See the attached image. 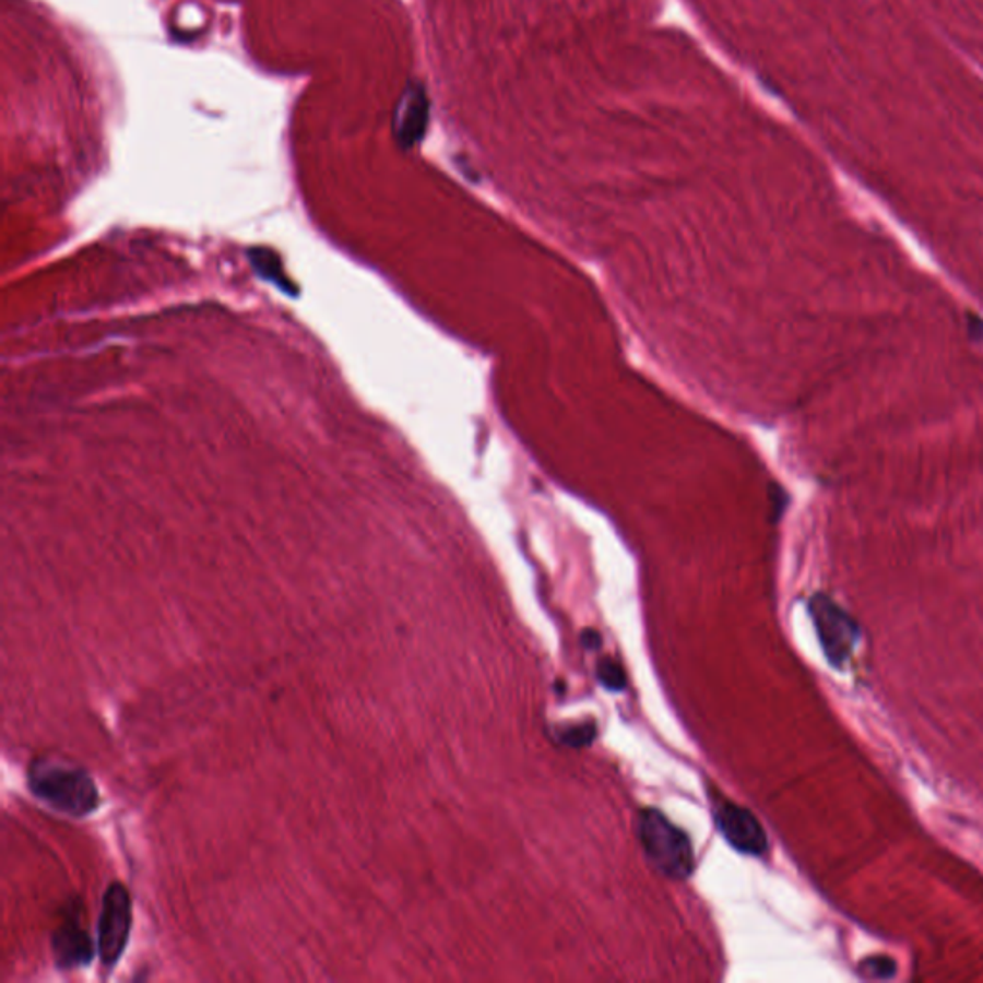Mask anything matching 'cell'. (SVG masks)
<instances>
[{
    "instance_id": "8992f818",
    "label": "cell",
    "mask_w": 983,
    "mask_h": 983,
    "mask_svg": "<svg viewBox=\"0 0 983 983\" xmlns=\"http://www.w3.org/2000/svg\"><path fill=\"white\" fill-rule=\"evenodd\" d=\"M52 957L56 967L60 970H75L85 968L93 962L95 945L85 929L81 928L80 920H66L52 934L50 939Z\"/></svg>"
},
{
    "instance_id": "30bf717a",
    "label": "cell",
    "mask_w": 983,
    "mask_h": 983,
    "mask_svg": "<svg viewBox=\"0 0 983 983\" xmlns=\"http://www.w3.org/2000/svg\"><path fill=\"white\" fill-rule=\"evenodd\" d=\"M559 742L567 747H587L592 744L595 739V724L594 722H584V724H572V726H565V729L559 730Z\"/></svg>"
},
{
    "instance_id": "ba28073f",
    "label": "cell",
    "mask_w": 983,
    "mask_h": 983,
    "mask_svg": "<svg viewBox=\"0 0 983 983\" xmlns=\"http://www.w3.org/2000/svg\"><path fill=\"white\" fill-rule=\"evenodd\" d=\"M250 262H252L256 271H258L263 279H268L273 285L281 286L285 293L293 294V288L288 286L291 285V281L285 277L283 268H281V263H279V258L277 256H273V252H268V250H250Z\"/></svg>"
},
{
    "instance_id": "277c9868",
    "label": "cell",
    "mask_w": 983,
    "mask_h": 983,
    "mask_svg": "<svg viewBox=\"0 0 983 983\" xmlns=\"http://www.w3.org/2000/svg\"><path fill=\"white\" fill-rule=\"evenodd\" d=\"M809 613L826 659L833 666L843 665L861 636L855 619L825 594L810 597Z\"/></svg>"
},
{
    "instance_id": "4fadbf2b",
    "label": "cell",
    "mask_w": 983,
    "mask_h": 983,
    "mask_svg": "<svg viewBox=\"0 0 983 983\" xmlns=\"http://www.w3.org/2000/svg\"><path fill=\"white\" fill-rule=\"evenodd\" d=\"M582 643L587 646V648H600V643H602V636L597 635L595 630H588L582 635Z\"/></svg>"
},
{
    "instance_id": "52a82bcc",
    "label": "cell",
    "mask_w": 983,
    "mask_h": 983,
    "mask_svg": "<svg viewBox=\"0 0 983 983\" xmlns=\"http://www.w3.org/2000/svg\"><path fill=\"white\" fill-rule=\"evenodd\" d=\"M428 103L425 91L413 85L405 91L394 116V131L402 146H413L427 129Z\"/></svg>"
},
{
    "instance_id": "7c38bea8",
    "label": "cell",
    "mask_w": 983,
    "mask_h": 983,
    "mask_svg": "<svg viewBox=\"0 0 983 983\" xmlns=\"http://www.w3.org/2000/svg\"><path fill=\"white\" fill-rule=\"evenodd\" d=\"M968 336L974 342L983 344V319L978 318L975 313H968Z\"/></svg>"
},
{
    "instance_id": "7a4b0ae2",
    "label": "cell",
    "mask_w": 983,
    "mask_h": 983,
    "mask_svg": "<svg viewBox=\"0 0 983 983\" xmlns=\"http://www.w3.org/2000/svg\"><path fill=\"white\" fill-rule=\"evenodd\" d=\"M636 833L650 865L671 880H686L696 868V853L688 833L658 809L638 815Z\"/></svg>"
},
{
    "instance_id": "8fae6325",
    "label": "cell",
    "mask_w": 983,
    "mask_h": 983,
    "mask_svg": "<svg viewBox=\"0 0 983 983\" xmlns=\"http://www.w3.org/2000/svg\"><path fill=\"white\" fill-rule=\"evenodd\" d=\"M861 972L866 978H876V980H888L896 974V962L888 957H871L861 964Z\"/></svg>"
},
{
    "instance_id": "9c48e42d",
    "label": "cell",
    "mask_w": 983,
    "mask_h": 983,
    "mask_svg": "<svg viewBox=\"0 0 983 983\" xmlns=\"http://www.w3.org/2000/svg\"><path fill=\"white\" fill-rule=\"evenodd\" d=\"M595 676H597V680H600L603 688H607L611 691H623L625 686H627L625 668L617 661H613V659H603L602 663H597Z\"/></svg>"
},
{
    "instance_id": "5b68a950",
    "label": "cell",
    "mask_w": 983,
    "mask_h": 983,
    "mask_svg": "<svg viewBox=\"0 0 983 983\" xmlns=\"http://www.w3.org/2000/svg\"><path fill=\"white\" fill-rule=\"evenodd\" d=\"M714 825L732 848L744 855L761 856L769 849V838L751 810L724 802L714 809Z\"/></svg>"
},
{
    "instance_id": "6da1fadb",
    "label": "cell",
    "mask_w": 983,
    "mask_h": 983,
    "mask_svg": "<svg viewBox=\"0 0 983 983\" xmlns=\"http://www.w3.org/2000/svg\"><path fill=\"white\" fill-rule=\"evenodd\" d=\"M29 792L56 813L85 818L100 807V792L85 767L64 757H37L27 769Z\"/></svg>"
},
{
    "instance_id": "3957f363",
    "label": "cell",
    "mask_w": 983,
    "mask_h": 983,
    "mask_svg": "<svg viewBox=\"0 0 983 983\" xmlns=\"http://www.w3.org/2000/svg\"><path fill=\"white\" fill-rule=\"evenodd\" d=\"M133 928V901L128 888L111 881L103 897V909L96 926V952L104 970H114L128 949Z\"/></svg>"
}]
</instances>
